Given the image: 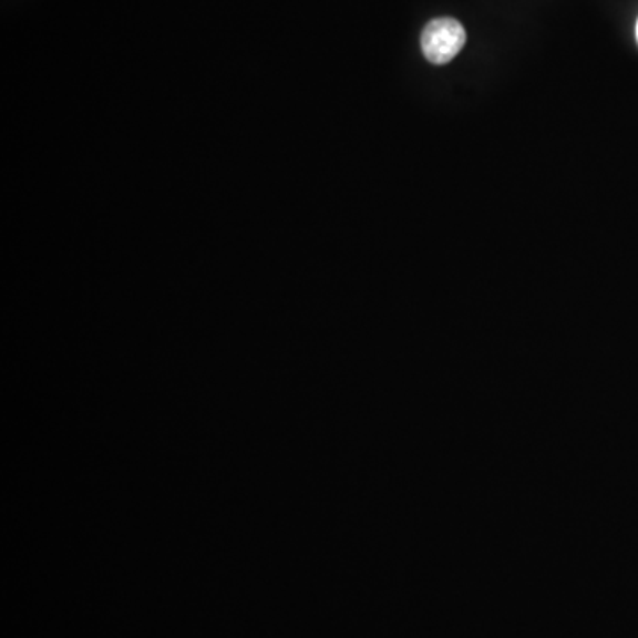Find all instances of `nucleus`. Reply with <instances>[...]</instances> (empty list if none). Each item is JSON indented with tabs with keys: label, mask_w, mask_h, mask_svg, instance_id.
Instances as JSON below:
<instances>
[{
	"label": "nucleus",
	"mask_w": 638,
	"mask_h": 638,
	"mask_svg": "<svg viewBox=\"0 0 638 638\" xmlns=\"http://www.w3.org/2000/svg\"><path fill=\"white\" fill-rule=\"evenodd\" d=\"M635 34H637V41H638V20H637V29H635Z\"/></svg>",
	"instance_id": "f03ea898"
},
{
	"label": "nucleus",
	"mask_w": 638,
	"mask_h": 638,
	"mask_svg": "<svg viewBox=\"0 0 638 638\" xmlns=\"http://www.w3.org/2000/svg\"><path fill=\"white\" fill-rule=\"evenodd\" d=\"M465 27L454 18H436L425 25L421 44L425 59L433 64H447L465 47Z\"/></svg>",
	"instance_id": "f257e3e1"
}]
</instances>
